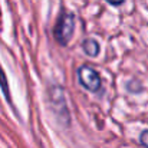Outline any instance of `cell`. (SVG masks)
Wrapping results in <instances>:
<instances>
[{"label":"cell","mask_w":148,"mask_h":148,"mask_svg":"<svg viewBox=\"0 0 148 148\" xmlns=\"http://www.w3.org/2000/svg\"><path fill=\"white\" fill-rule=\"evenodd\" d=\"M75 30V17L72 13H63L53 27V36L56 42L62 46H66L72 39Z\"/></svg>","instance_id":"obj_1"},{"label":"cell","mask_w":148,"mask_h":148,"mask_svg":"<svg viewBox=\"0 0 148 148\" xmlns=\"http://www.w3.org/2000/svg\"><path fill=\"white\" fill-rule=\"evenodd\" d=\"M49 95H50V105H52L53 114L56 115V118L62 124L68 125L69 124V112H68L63 89L60 86H53V88H50Z\"/></svg>","instance_id":"obj_2"},{"label":"cell","mask_w":148,"mask_h":148,"mask_svg":"<svg viewBox=\"0 0 148 148\" xmlns=\"http://www.w3.org/2000/svg\"><path fill=\"white\" fill-rule=\"evenodd\" d=\"M78 81L85 89L91 92H97L101 88V76L89 65H84L78 69Z\"/></svg>","instance_id":"obj_3"},{"label":"cell","mask_w":148,"mask_h":148,"mask_svg":"<svg viewBox=\"0 0 148 148\" xmlns=\"http://www.w3.org/2000/svg\"><path fill=\"white\" fill-rule=\"evenodd\" d=\"M82 49L85 50V53L86 55H89V56H97L99 52V45L94 40V39H88V40H85L84 43H82Z\"/></svg>","instance_id":"obj_4"},{"label":"cell","mask_w":148,"mask_h":148,"mask_svg":"<svg viewBox=\"0 0 148 148\" xmlns=\"http://www.w3.org/2000/svg\"><path fill=\"white\" fill-rule=\"evenodd\" d=\"M0 86H1V89H3V92H4V97H6V98H7V101L10 102V94H9V84H7V79H6V75H4V72H3L1 66H0Z\"/></svg>","instance_id":"obj_5"},{"label":"cell","mask_w":148,"mask_h":148,"mask_svg":"<svg viewBox=\"0 0 148 148\" xmlns=\"http://www.w3.org/2000/svg\"><path fill=\"white\" fill-rule=\"evenodd\" d=\"M140 141H141L143 147L148 148V130H147V131H144V132L141 134V137H140Z\"/></svg>","instance_id":"obj_6"},{"label":"cell","mask_w":148,"mask_h":148,"mask_svg":"<svg viewBox=\"0 0 148 148\" xmlns=\"http://www.w3.org/2000/svg\"><path fill=\"white\" fill-rule=\"evenodd\" d=\"M108 3H111V4H114V6H118V4H121V3H124V0H106Z\"/></svg>","instance_id":"obj_7"}]
</instances>
